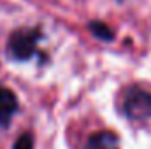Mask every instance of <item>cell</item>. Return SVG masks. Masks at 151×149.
Here are the masks:
<instances>
[{"label":"cell","mask_w":151,"mask_h":149,"mask_svg":"<svg viewBox=\"0 0 151 149\" xmlns=\"http://www.w3.org/2000/svg\"><path fill=\"white\" fill-rule=\"evenodd\" d=\"M83 149H119V139L114 132L100 130L88 137Z\"/></svg>","instance_id":"3957f363"},{"label":"cell","mask_w":151,"mask_h":149,"mask_svg":"<svg viewBox=\"0 0 151 149\" xmlns=\"http://www.w3.org/2000/svg\"><path fill=\"white\" fill-rule=\"evenodd\" d=\"M39 40H40V32L35 28L16 30L9 39V53L16 60H28L35 54Z\"/></svg>","instance_id":"6da1fadb"},{"label":"cell","mask_w":151,"mask_h":149,"mask_svg":"<svg viewBox=\"0 0 151 149\" xmlns=\"http://www.w3.org/2000/svg\"><path fill=\"white\" fill-rule=\"evenodd\" d=\"M18 111V100H16V95L7 90V88H2L0 86V130L5 128L12 116Z\"/></svg>","instance_id":"277c9868"},{"label":"cell","mask_w":151,"mask_h":149,"mask_svg":"<svg viewBox=\"0 0 151 149\" xmlns=\"http://www.w3.org/2000/svg\"><path fill=\"white\" fill-rule=\"evenodd\" d=\"M90 30H91L97 37H100V39H106V40L113 39L111 30H109L106 25H102V23H91V25H90Z\"/></svg>","instance_id":"8992f818"},{"label":"cell","mask_w":151,"mask_h":149,"mask_svg":"<svg viewBox=\"0 0 151 149\" xmlns=\"http://www.w3.org/2000/svg\"><path fill=\"white\" fill-rule=\"evenodd\" d=\"M12 149H34V139H32V135H30L28 132L23 133V135H19V137L16 139Z\"/></svg>","instance_id":"5b68a950"},{"label":"cell","mask_w":151,"mask_h":149,"mask_svg":"<svg viewBox=\"0 0 151 149\" xmlns=\"http://www.w3.org/2000/svg\"><path fill=\"white\" fill-rule=\"evenodd\" d=\"M123 112L130 119H146L151 116V93L134 86L127 91L123 100Z\"/></svg>","instance_id":"7a4b0ae2"}]
</instances>
